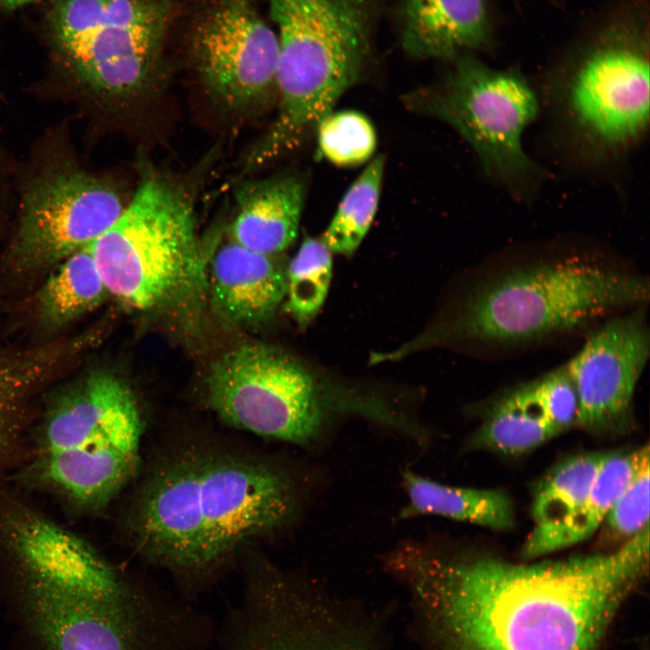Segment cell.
<instances>
[{
  "label": "cell",
  "instance_id": "cell-1",
  "mask_svg": "<svg viewBox=\"0 0 650 650\" xmlns=\"http://www.w3.org/2000/svg\"><path fill=\"white\" fill-rule=\"evenodd\" d=\"M648 563L647 527L611 552L534 563L426 542L403 543L385 561L444 650H594Z\"/></svg>",
  "mask_w": 650,
  "mask_h": 650
},
{
  "label": "cell",
  "instance_id": "cell-12",
  "mask_svg": "<svg viewBox=\"0 0 650 650\" xmlns=\"http://www.w3.org/2000/svg\"><path fill=\"white\" fill-rule=\"evenodd\" d=\"M11 246L22 270L42 269L88 246L127 203L114 184L73 163L42 170L27 184Z\"/></svg>",
  "mask_w": 650,
  "mask_h": 650
},
{
  "label": "cell",
  "instance_id": "cell-24",
  "mask_svg": "<svg viewBox=\"0 0 650 650\" xmlns=\"http://www.w3.org/2000/svg\"><path fill=\"white\" fill-rule=\"evenodd\" d=\"M385 159L377 156L350 185L320 237L332 252L352 255L376 216L384 177Z\"/></svg>",
  "mask_w": 650,
  "mask_h": 650
},
{
  "label": "cell",
  "instance_id": "cell-22",
  "mask_svg": "<svg viewBox=\"0 0 650 650\" xmlns=\"http://www.w3.org/2000/svg\"><path fill=\"white\" fill-rule=\"evenodd\" d=\"M558 433L541 403L534 378L512 387L495 401L474 441L501 453L515 455Z\"/></svg>",
  "mask_w": 650,
  "mask_h": 650
},
{
  "label": "cell",
  "instance_id": "cell-10",
  "mask_svg": "<svg viewBox=\"0 0 650 650\" xmlns=\"http://www.w3.org/2000/svg\"><path fill=\"white\" fill-rule=\"evenodd\" d=\"M636 42L613 40L589 51L552 94L571 143L586 159L619 158L649 125V59Z\"/></svg>",
  "mask_w": 650,
  "mask_h": 650
},
{
  "label": "cell",
  "instance_id": "cell-16",
  "mask_svg": "<svg viewBox=\"0 0 650 650\" xmlns=\"http://www.w3.org/2000/svg\"><path fill=\"white\" fill-rule=\"evenodd\" d=\"M643 305L607 319L565 365L578 399L576 425L603 432L626 426L650 354Z\"/></svg>",
  "mask_w": 650,
  "mask_h": 650
},
{
  "label": "cell",
  "instance_id": "cell-5",
  "mask_svg": "<svg viewBox=\"0 0 650 650\" xmlns=\"http://www.w3.org/2000/svg\"><path fill=\"white\" fill-rule=\"evenodd\" d=\"M109 293L142 311H168L206 289V261L184 189L144 176L118 219L88 246Z\"/></svg>",
  "mask_w": 650,
  "mask_h": 650
},
{
  "label": "cell",
  "instance_id": "cell-30",
  "mask_svg": "<svg viewBox=\"0 0 650 650\" xmlns=\"http://www.w3.org/2000/svg\"><path fill=\"white\" fill-rule=\"evenodd\" d=\"M0 378V473L14 451L19 434L17 399Z\"/></svg>",
  "mask_w": 650,
  "mask_h": 650
},
{
  "label": "cell",
  "instance_id": "cell-20",
  "mask_svg": "<svg viewBox=\"0 0 650 650\" xmlns=\"http://www.w3.org/2000/svg\"><path fill=\"white\" fill-rule=\"evenodd\" d=\"M648 461V446L631 452L605 454L581 506L556 526L532 530L522 548V556L534 559L590 537L606 519L636 474Z\"/></svg>",
  "mask_w": 650,
  "mask_h": 650
},
{
  "label": "cell",
  "instance_id": "cell-17",
  "mask_svg": "<svg viewBox=\"0 0 650 650\" xmlns=\"http://www.w3.org/2000/svg\"><path fill=\"white\" fill-rule=\"evenodd\" d=\"M232 242L214 255L210 292L216 310L228 321L259 325L271 319L286 293V269L274 258Z\"/></svg>",
  "mask_w": 650,
  "mask_h": 650
},
{
  "label": "cell",
  "instance_id": "cell-6",
  "mask_svg": "<svg viewBox=\"0 0 650 650\" xmlns=\"http://www.w3.org/2000/svg\"><path fill=\"white\" fill-rule=\"evenodd\" d=\"M207 397L229 424L302 446L316 443L339 416L385 424L392 415L380 397L333 383L262 343L243 344L218 358L208 375Z\"/></svg>",
  "mask_w": 650,
  "mask_h": 650
},
{
  "label": "cell",
  "instance_id": "cell-8",
  "mask_svg": "<svg viewBox=\"0 0 650 650\" xmlns=\"http://www.w3.org/2000/svg\"><path fill=\"white\" fill-rule=\"evenodd\" d=\"M19 583L25 621L44 650H208L211 644L208 615L138 589L95 599Z\"/></svg>",
  "mask_w": 650,
  "mask_h": 650
},
{
  "label": "cell",
  "instance_id": "cell-7",
  "mask_svg": "<svg viewBox=\"0 0 650 650\" xmlns=\"http://www.w3.org/2000/svg\"><path fill=\"white\" fill-rule=\"evenodd\" d=\"M142 426L129 387L111 374H91L48 411L32 474L74 507L100 508L135 471Z\"/></svg>",
  "mask_w": 650,
  "mask_h": 650
},
{
  "label": "cell",
  "instance_id": "cell-11",
  "mask_svg": "<svg viewBox=\"0 0 650 650\" xmlns=\"http://www.w3.org/2000/svg\"><path fill=\"white\" fill-rule=\"evenodd\" d=\"M166 21L160 0H88L79 28L57 46L88 95L121 103L150 83Z\"/></svg>",
  "mask_w": 650,
  "mask_h": 650
},
{
  "label": "cell",
  "instance_id": "cell-14",
  "mask_svg": "<svg viewBox=\"0 0 650 650\" xmlns=\"http://www.w3.org/2000/svg\"><path fill=\"white\" fill-rule=\"evenodd\" d=\"M195 62L209 96L222 108L246 113L276 89V33L250 0H218L194 37Z\"/></svg>",
  "mask_w": 650,
  "mask_h": 650
},
{
  "label": "cell",
  "instance_id": "cell-13",
  "mask_svg": "<svg viewBox=\"0 0 650 650\" xmlns=\"http://www.w3.org/2000/svg\"><path fill=\"white\" fill-rule=\"evenodd\" d=\"M329 600L282 572L246 580L216 632L219 650H378Z\"/></svg>",
  "mask_w": 650,
  "mask_h": 650
},
{
  "label": "cell",
  "instance_id": "cell-15",
  "mask_svg": "<svg viewBox=\"0 0 650 650\" xmlns=\"http://www.w3.org/2000/svg\"><path fill=\"white\" fill-rule=\"evenodd\" d=\"M0 555L19 582L95 599L135 589L82 537L14 498H0Z\"/></svg>",
  "mask_w": 650,
  "mask_h": 650
},
{
  "label": "cell",
  "instance_id": "cell-9",
  "mask_svg": "<svg viewBox=\"0 0 650 650\" xmlns=\"http://www.w3.org/2000/svg\"><path fill=\"white\" fill-rule=\"evenodd\" d=\"M453 60L441 86L414 95L413 103L459 133L493 179L513 192L529 190L541 173L523 145L539 112L534 88L520 74L491 69L467 53Z\"/></svg>",
  "mask_w": 650,
  "mask_h": 650
},
{
  "label": "cell",
  "instance_id": "cell-19",
  "mask_svg": "<svg viewBox=\"0 0 650 650\" xmlns=\"http://www.w3.org/2000/svg\"><path fill=\"white\" fill-rule=\"evenodd\" d=\"M401 17L402 45L418 59L453 60L488 37L483 0H404Z\"/></svg>",
  "mask_w": 650,
  "mask_h": 650
},
{
  "label": "cell",
  "instance_id": "cell-25",
  "mask_svg": "<svg viewBox=\"0 0 650 650\" xmlns=\"http://www.w3.org/2000/svg\"><path fill=\"white\" fill-rule=\"evenodd\" d=\"M605 454L590 453L570 459L540 485L534 498L533 530L562 524L585 501Z\"/></svg>",
  "mask_w": 650,
  "mask_h": 650
},
{
  "label": "cell",
  "instance_id": "cell-29",
  "mask_svg": "<svg viewBox=\"0 0 650 650\" xmlns=\"http://www.w3.org/2000/svg\"><path fill=\"white\" fill-rule=\"evenodd\" d=\"M535 379L540 400L557 430L562 432L571 425H576L578 399L566 365Z\"/></svg>",
  "mask_w": 650,
  "mask_h": 650
},
{
  "label": "cell",
  "instance_id": "cell-18",
  "mask_svg": "<svg viewBox=\"0 0 650 650\" xmlns=\"http://www.w3.org/2000/svg\"><path fill=\"white\" fill-rule=\"evenodd\" d=\"M235 197L233 242L265 255L279 254L293 243L305 198L301 177L287 173L244 181Z\"/></svg>",
  "mask_w": 650,
  "mask_h": 650
},
{
  "label": "cell",
  "instance_id": "cell-23",
  "mask_svg": "<svg viewBox=\"0 0 650 650\" xmlns=\"http://www.w3.org/2000/svg\"><path fill=\"white\" fill-rule=\"evenodd\" d=\"M107 294L86 246L59 263L39 292L38 311L43 322L59 328L97 308Z\"/></svg>",
  "mask_w": 650,
  "mask_h": 650
},
{
  "label": "cell",
  "instance_id": "cell-26",
  "mask_svg": "<svg viewBox=\"0 0 650 650\" xmlns=\"http://www.w3.org/2000/svg\"><path fill=\"white\" fill-rule=\"evenodd\" d=\"M332 252L320 238H306L286 268L285 310L302 327L318 314L332 277Z\"/></svg>",
  "mask_w": 650,
  "mask_h": 650
},
{
  "label": "cell",
  "instance_id": "cell-31",
  "mask_svg": "<svg viewBox=\"0 0 650 650\" xmlns=\"http://www.w3.org/2000/svg\"><path fill=\"white\" fill-rule=\"evenodd\" d=\"M40 0H0V7L5 10H15Z\"/></svg>",
  "mask_w": 650,
  "mask_h": 650
},
{
  "label": "cell",
  "instance_id": "cell-27",
  "mask_svg": "<svg viewBox=\"0 0 650 650\" xmlns=\"http://www.w3.org/2000/svg\"><path fill=\"white\" fill-rule=\"evenodd\" d=\"M320 154L339 167L357 166L370 159L376 147L371 121L355 110L331 112L317 127Z\"/></svg>",
  "mask_w": 650,
  "mask_h": 650
},
{
  "label": "cell",
  "instance_id": "cell-2",
  "mask_svg": "<svg viewBox=\"0 0 650 650\" xmlns=\"http://www.w3.org/2000/svg\"><path fill=\"white\" fill-rule=\"evenodd\" d=\"M298 504L295 483L274 463L187 451L150 478L133 528L141 549L158 563L202 574L243 542L287 524Z\"/></svg>",
  "mask_w": 650,
  "mask_h": 650
},
{
  "label": "cell",
  "instance_id": "cell-4",
  "mask_svg": "<svg viewBox=\"0 0 650 650\" xmlns=\"http://www.w3.org/2000/svg\"><path fill=\"white\" fill-rule=\"evenodd\" d=\"M279 44L277 116L249 150L258 168L299 145L355 85L370 54L367 0H267Z\"/></svg>",
  "mask_w": 650,
  "mask_h": 650
},
{
  "label": "cell",
  "instance_id": "cell-21",
  "mask_svg": "<svg viewBox=\"0 0 650 650\" xmlns=\"http://www.w3.org/2000/svg\"><path fill=\"white\" fill-rule=\"evenodd\" d=\"M402 484L407 503L399 519L432 515L498 530L514 524L513 505L504 492L450 486L409 469L403 471Z\"/></svg>",
  "mask_w": 650,
  "mask_h": 650
},
{
  "label": "cell",
  "instance_id": "cell-3",
  "mask_svg": "<svg viewBox=\"0 0 650 650\" xmlns=\"http://www.w3.org/2000/svg\"><path fill=\"white\" fill-rule=\"evenodd\" d=\"M648 297L645 278L604 262L579 255L538 259L485 279L449 318L394 354L459 342L527 343L642 306Z\"/></svg>",
  "mask_w": 650,
  "mask_h": 650
},
{
  "label": "cell",
  "instance_id": "cell-28",
  "mask_svg": "<svg viewBox=\"0 0 650 650\" xmlns=\"http://www.w3.org/2000/svg\"><path fill=\"white\" fill-rule=\"evenodd\" d=\"M649 461L636 474L606 519L616 533L633 537L649 526Z\"/></svg>",
  "mask_w": 650,
  "mask_h": 650
}]
</instances>
